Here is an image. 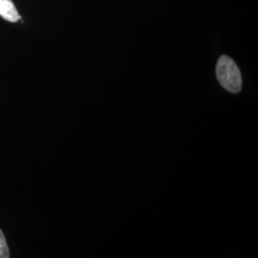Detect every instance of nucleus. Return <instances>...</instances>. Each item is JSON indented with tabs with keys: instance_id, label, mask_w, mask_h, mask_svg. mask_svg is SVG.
Listing matches in <instances>:
<instances>
[{
	"instance_id": "1",
	"label": "nucleus",
	"mask_w": 258,
	"mask_h": 258,
	"mask_svg": "<svg viewBox=\"0 0 258 258\" xmlns=\"http://www.w3.org/2000/svg\"><path fill=\"white\" fill-rule=\"evenodd\" d=\"M216 77L222 87L237 94L242 89V77L235 61L229 55H221L216 64Z\"/></svg>"
},
{
	"instance_id": "2",
	"label": "nucleus",
	"mask_w": 258,
	"mask_h": 258,
	"mask_svg": "<svg viewBox=\"0 0 258 258\" xmlns=\"http://www.w3.org/2000/svg\"><path fill=\"white\" fill-rule=\"evenodd\" d=\"M0 16L11 22H17L20 19L19 12L12 0H0Z\"/></svg>"
},
{
	"instance_id": "3",
	"label": "nucleus",
	"mask_w": 258,
	"mask_h": 258,
	"mask_svg": "<svg viewBox=\"0 0 258 258\" xmlns=\"http://www.w3.org/2000/svg\"><path fill=\"white\" fill-rule=\"evenodd\" d=\"M10 250L5 236L0 230V258H9Z\"/></svg>"
}]
</instances>
